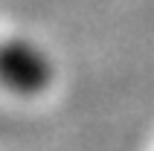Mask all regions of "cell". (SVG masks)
I'll list each match as a JSON object with an SVG mask.
<instances>
[{
	"instance_id": "6da1fadb",
	"label": "cell",
	"mask_w": 154,
	"mask_h": 151,
	"mask_svg": "<svg viewBox=\"0 0 154 151\" xmlns=\"http://www.w3.org/2000/svg\"><path fill=\"white\" fill-rule=\"evenodd\" d=\"M55 67L41 47L23 38L0 41V87L20 99H35L50 90Z\"/></svg>"
}]
</instances>
